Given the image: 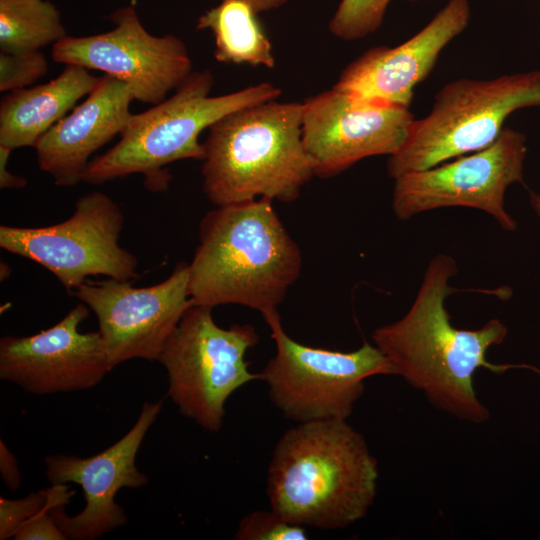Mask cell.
I'll list each match as a JSON object with an SVG mask.
<instances>
[{
    "mask_svg": "<svg viewBox=\"0 0 540 540\" xmlns=\"http://www.w3.org/2000/svg\"><path fill=\"white\" fill-rule=\"evenodd\" d=\"M457 272L452 256L435 255L407 313L376 328L372 340L393 366L395 375L422 392L431 405L459 420L482 424L489 420L490 411L474 389L473 377L479 368L497 374L523 368L539 376L540 369L488 361V350L503 343L508 334L499 319H490L474 330L451 324L445 301L456 291L449 282Z\"/></svg>",
    "mask_w": 540,
    "mask_h": 540,
    "instance_id": "obj_1",
    "label": "cell"
},
{
    "mask_svg": "<svg viewBox=\"0 0 540 540\" xmlns=\"http://www.w3.org/2000/svg\"><path fill=\"white\" fill-rule=\"evenodd\" d=\"M378 475L376 457L347 420L308 421L278 440L266 492L271 509L290 523L344 529L367 515Z\"/></svg>",
    "mask_w": 540,
    "mask_h": 540,
    "instance_id": "obj_2",
    "label": "cell"
},
{
    "mask_svg": "<svg viewBox=\"0 0 540 540\" xmlns=\"http://www.w3.org/2000/svg\"><path fill=\"white\" fill-rule=\"evenodd\" d=\"M272 202L216 206L204 215L188 264L193 305L277 310L300 275L302 254Z\"/></svg>",
    "mask_w": 540,
    "mask_h": 540,
    "instance_id": "obj_3",
    "label": "cell"
},
{
    "mask_svg": "<svg viewBox=\"0 0 540 540\" xmlns=\"http://www.w3.org/2000/svg\"><path fill=\"white\" fill-rule=\"evenodd\" d=\"M202 145L203 191L216 206L292 202L315 176L302 140V102L276 99L229 113Z\"/></svg>",
    "mask_w": 540,
    "mask_h": 540,
    "instance_id": "obj_4",
    "label": "cell"
},
{
    "mask_svg": "<svg viewBox=\"0 0 540 540\" xmlns=\"http://www.w3.org/2000/svg\"><path fill=\"white\" fill-rule=\"evenodd\" d=\"M214 76L209 70L192 72L169 98L132 114L119 141L91 160L82 181L102 184L140 173L151 191H164L171 180L168 164L202 160L200 134L225 115L258 103L276 100L281 90L269 82L210 96Z\"/></svg>",
    "mask_w": 540,
    "mask_h": 540,
    "instance_id": "obj_5",
    "label": "cell"
},
{
    "mask_svg": "<svg viewBox=\"0 0 540 540\" xmlns=\"http://www.w3.org/2000/svg\"><path fill=\"white\" fill-rule=\"evenodd\" d=\"M540 105V70L443 86L430 112L415 120L404 145L387 161L388 175L424 170L491 145L508 116Z\"/></svg>",
    "mask_w": 540,
    "mask_h": 540,
    "instance_id": "obj_6",
    "label": "cell"
},
{
    "mask_svg": "<svg viewBox=\"0 0 540 540\" xmlns=\"http://www.w3.org/2000/svg\"><path fill=\"white\" fill-rule=\"evenodd\" d=\"M211 307L190 306L166 341L159 362L168 375V396L179 412L216 433L225 403L240 387L261 380L245 359L259 337L250 324L222 328Z\"/></svg>",
    "mask_w": 540,
    "mask_h": 540,
    "instance_id": "obj_7",
    "label": "cell"
},
{
    "mask_svg": "<svg viewBox=\"0 0 540 540\" xmlns=\"http://www.w3.org/2000/svg\"><path fill=\"white\" fill-rule=\"evenodd\" d=\"M276 346L260 378L274 406L297 423L347 420L364 393L365 380L395 375L393 366L375 346L364 342L351 352L304 345L283 329L273 310L263 315Z\"/></svg>",
    "mask_w": 540,
    "mask_h": 540,
    "instance_id": "obj_8",
    "label": "cell"
},
{
    "mask_svg": "<svg viewBox=\"0 0 540 540\" xmlns=\"http://www.w3.org/2000/svg\"><path fill=\"white\" fill-rule=\"evenodd\" d=\"M123 225L117 203L95 191L81 196L63 222L36 228L1 225L0 247L40 264L72 293L89 276L137 278V258L119 244Z\"/></svg>",
    "mask_w": 540,
    "mask_h": 540,
    "instance_id": "obj_9",
    "label": "cell"
},
{
    "mask_svg": "<svg viewBox=\"0 0 540 540\" xmlns=\"http://www.w3.org/2000/svg\"><path fill=\"white\" fill-rule=\"evenodd\" d=\"M526 137L504 128L488 147L394 179L392 210L400 220L445 207H468L489 214L504 230L515 231L505 194L523 183Z\"/></svg>",
    "mask_w": 540,
    "mask_h": 540,
    "instance_id": "obj_10",
    "label": "cell"
},
{
    "mask_svg": "<svg viewBox=\"0 0 540 540\" xmlns=\"http://www.w3.org/2000/svg\"><path fill=\"white\" fill-rule=\"evenodd\" d=\"M108 32L66 36L52 46L55 62L98 70L127 84L134 99L155 105L176 90L192 73L185 43L173 34H150L134 6L110 15Z\"/></svg>",
    "mask_w": 540,
    "mask_h": 540,
    "instance_id": "obj_11",
    "label": "cell"
},
{
    "mask_svg": "<svg viewBox=\"0 0 540 540\" xmlns=\"http://www.w3.org/2000/svg\"><path fill=\"white\" fill-rule=\"evenodd\" d=\"M96 315L110 370L131 359L158 361L163 347L192 306L188 264L164 281L133 287L108 278L85 281L72 292Z\"/></svg>",
    "mask_w": 540,
    "mask_h": 540,
    "instance_id": "obj_12",
    "label": "cell"
},
{
    "mask_svg": "<svg viewBox=\"0 0 540 540\" xmlns=\"http://www.w3.org/2000/svg\"><path fill=\"white\" fill-rule=\"evenodd\" d=\"M414 121L409 108L364 100L334 86L302 102L303 144L322 178L364 158L393 155Z\"/></svg>",
    "mask_w": 540,
    "mask_h": 540,
    "instance_id": "obj_13",
    "label": "cell"
},
{
    "mask_svg": "<svg viewBox=\"0 0 540 540\" xmlns=\"http://www.w3.org/2000/svg\"><path fill=\"white\" fill-rule=\"evenodd\" d=\"M162 404L163 400L145 402L131 429L94 456L82 458L60 453L45 458V475L51 485L76 483L84 493L85 506L75 516L65 513V505L50 509L67 539L92 540L126 524L127 515L115 496L122 488H139L149 482L135 460Z\"/></svg>",
    "mask_w": 540,
    "mask_h": 540,
    "instance_id": "obj_14",
    "label": "cell"
},
{
    "mask_svg": "<svg viewBox=\"0 0 540 540\" xmlns=\"http://www.w3.org/2000/svg\"><path fill=\"white\" fill-rule=\"evenodd\" d=\"M89 307L79 303L52 327L0 339V378L27 393L49 395L90 389L111 371L103 339L82 333Z\"/></svg>",
    "mask_w": 540,
    "mask_h": 540,
    "instance_id": "obj_15",
    "label": "cell"
},
{
    "mask_svg": "<svg viewBox=\"0 0 540 540\" xmlns=\"http://www.w3.org/2000/svg\"><path fill=\"white\" fill-rule=\"evenodd\" d=\"M469 20L468 0H449L407 41L364 52L341 72L334 87L364 100L409 108L417 85Z\"/></svg>",
    "mask_w": 540,
    "mask_h": 540,
    "instance_id": "obj_16",
    "label": "cell"
},
{
    "mask_svg": "<svg viewBox=\"0 0 540 540\" xmlns=\"http://www.w3.org/2000/svg\"><path fill=\"white\" fill-rule=\"evenodd\" d=\"M134 100L127 84L109 75L100 77L85 100L35 144L40 169L58 186L78 184L90 156L125 129Z\"/></svg>",
    "mask_w": 540,
    "mask_h": 540,
    "instance_id": "obj_17",
    "label": "cell"
},
{
    "mask_svg": "<svg viewBox=\"0 0 540 540\" xmlns=\"http://www.w3.org/2000/svg\"><path fill=\"white\" fill-rule=\"evenodd\" d=\"M89 69L66 65L53 80L9 92L0 103V145L12 150L37 141L97 85Z\"/></svg>",
    "mask_w": 540,
    "mask_h": 540,
    "instance_id": "obj_18",
    "label": "cell"
},
{
    "mask_svg": "<svg viewBox=\"0 0 540 540\" xmlns=\"http://www.w3.org/2000/svg\"><path fill=\"white\" fill-rule=\"evenodd\" d=\"M256 14L242 0H222L198 18L196 28L214 35L217 61L273 68L272 44Z\"/></svg>",
    "mask_w": 540,
    "mask_h": 540,
    "instance_id": "obj_19",
    "label": "cell"
},
{
    "mask_svg": "<svg viewBox=\"0 0 540 540\" xmlns=\"http://www.w3.org/2000/svg\"><path fill=\"white\" fill-rule=\"evenodd\" d=\"M66 30L47 0H0V51H38L65 38Z\"/></svg>",
    "mask_w": 540,
    "mask_h": 540,
    "instance_id": "obj_20",
    "label": "cell"
},
{
    "mask_svg": "<svg viewBox=\"0 0 540 540\" xmlns=\"http://www.w3.org/2000/svg\"><path fill=\"white\" fill-rule=\"evenodd\" d=\"M391 0H341L329 29L343 40H356L375 32Z\"/></svg>",
    "mask_w": 540,
    "mask_h": 540,
    "instance_id": "obj_21",
    "label": "cell"
},
{
    "mask_svg": "<svg viewBox=\"0 0 540 540\" xmlns=\"http://www.w3.org/2000/svg\"><path fill=\"white\" fill-rule=\"evenodd\" d=\"M303 526L285 520L273 511H253L239 522L236 540H306Z\"/></svg>",
    "mask_w": 540,
    "mask_h": 540,
    "instance_id": "obj_22",
    "label": "cell"
},
{
    "mask_svg": "<svg viewBox=\"0 0 540 540\" xmlns=\"http://www.w3.org/2000/svg\"><path fill=\"white\" fill-rule=\"evenodd\" d=\"M48 62L40 51L0 52V91L28 88L46 75Z\"/></svg>",
    "mask_w": 540,
    "mask_h": 540,
    "instance_id": "obj_23",
    "label": "cell"
},
{
    "mask_svg": "<svg viewBox=\"0 0 540 540\" xmlns=\"http://www.w3.org/2000/svg\"><path fill=\"white\" fill-rule=\"evenodd\" d=\"M50 502V490L31 492L20 499L0 497V539L14 537L17 531L32 517L40 513Z\"/></svg>",
    "mask_w": 540,
    "mask_h": 540,
    "instance_id": "obj_24",
    "label": "cell"
},
{
    "mask_svg": "<svg viewBox=\"0 0 540 540\" xmlns=\"http://www.w3.org/2000/svg\"><path fill=\"white\" fill-rule=\"evenodd\" d=\"M0 474L9 490L15 491L21 485V473L14 454L3 440L0 441Z\"/></svg>",
    "mask_w": 540,
    "mask_h": 540,
    "instance_id": "obj_25",
    "label": "cell"
},
{
    "mask_svg": "<svg viewBox=\"0 0 540 540\" xmlns=\"http://www.w3.org/2000/svg\"><path fill=\"white\" fill-rule=\"evenodd\" d=\"M12 149L0 145V187L2 189H19L27 184L26 178L10 173L7 170V163Z\"/></svg>",
    "mask_w": 540,
    "mask_h": 540,
    "instance_id": "obj_26",
    "label": "cell"
},
{
    "mask_svg": "<svg viewBox=\"0 0 540 540\" xmlns=\"http://www.w3.org/2000/svg\"><path fill=\"white\" fill-rule=\"evenodd\" d=\"M249 4L256 13L278 8L285 4L287 0H242Z\"/></svg>",
    "mask_w": 540,
    "mask_h": 540,
    "instance_id": "obj_27",
    "label": "cell"
},
{
    "mask_svg": "<svg viewBox=\"0 0 540 540\" xmlns=\"http://www.w3.org/2000/svg\"><path fill=\"white\" fill-rule=\"evenodd\" d=\"M529 203L540 219V193L529 190Z\"/></svg>",
    "mask_w": 540,
    "mask_h": 540,
    "instance_id": "obj_28",
    "label": "cell"
},
{
    "mask_svg": "<svg viewBox=\"0 0 540 540\" xmlns=\"http://www.w3.org/2000/svg\"><path fill=\"white\" fill-rule=\"evenodd\" d=\"M408 1L417 2V1H422V0H408Z\"/></svg>",
    "mask_w": 540,
    "mask_h": 540,
    "instance_id": "obj_29",
    "label": "cell"
}]
</instances>
